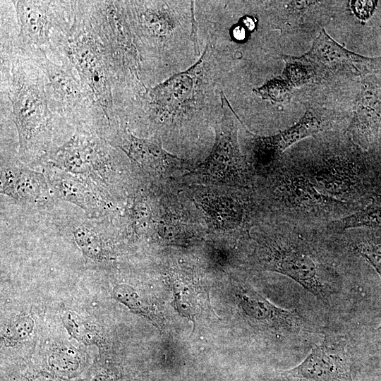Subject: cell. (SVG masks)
<instances>
[{
    "label": "cell",
    "instance_id": "6da1fadb",
    "mask_svg": "<svg viewBox=\"0 0 381 381\" xmlns=\"http://www.w3.org/2000/svg\"><path fill=\"white\" fill-rule=\"evenodd\" d=\"M260 177L263 209L274 219L312 226L348 217L381 195V173L368 151L332 132L284 154Z\"/></svg>",
    "mask_w": 381,
    "mask_h": 381
},
{
    "label": "cell",
    "instance_id": "7a4b0ae2",
    "mask_svg": "<svg viewBox=\"0 0 381 381\" xmlns=\"http://www.w3.org/2000/svg\"><path fill=\"white\" fill-rule=\"evenodd\" d=\"M254 234V262L259 267L284 274L325 304L344 289L347 267L354 254L342 234L312 226L276 220Z\"/></svg>",
    "mask_w": 381,
    "mask_h": 381
},
{
    "label": "cell",
    "instance_id": "3957f363",
    "mask_svg": "<svg viewBox=\"0 0 381 381\" xmlns=\"http://www.w3.org/2000/svg\"><path fill=\"white\" fill-rule=\"evenodd\" d=\"M12 79L8 89L11 117L16 125L20 150L25 152L52 119L44 91L43 78L32 77L18 61L12 65Z\"/></svg>",
    "mask_w": 381,
    "mask_h": 381
},
{
    "label": "cell",
    "instance_id": "277c9868",
    "mask_svg": "<svg viewBox=\"0 0 381 381\" xmlns=\"http://www.w3.org/2000/svg\"><path fill=\"white\" fill-rule=\"evenodd\" d=\"M222 116L216 127V142L209 157L195 172L207 179L248 186L254 173L241 155L237 138L238 117L222 93Z\"/></svg>",
    "mask_w": 381,
    "mask_h": 381
},
{
    "label": "cell",
    "instance_id": "5b68a950",
    "mask_svg": "<svg viewBox=\"0 0 381 381\" xmlns=\"http://www.w3.org/2000/svg\"><path fill=\"white\" fill-rule=\"evenodd\" d=\"M65 51L81 80L90 87L95 101L109 118L112 109L110 76L104 61V47L85 22L71 28Z\"/></svg>",
    "mask_w": 381,
    "mask_h": 381
},
{
    "label": "cell",
    "instance_id": "8992f818",
    "mask_svg": "<svg viewBox=\"0 0 381 381\" xmlns=\"http://www.w3.org/2000/svg\"><path fill=\"white\" fill-rule=\"evenodd\" d=\"M339 119L331 111L309 106L303 116L293 126L278 134L255 139L252 163L255 175L267 173L279 161L286 150L295 143L320 133L331 131Z\"/></svg>",
    "mask_w": 381,
    "mask_h": 381
},
{
    "label": "cell",
    "instance_id": "52a82bcc",
    "mask_svg": "<svg viewBox=\"0 0 381 381\" xmlns=\"http://www.w3.org/2000/svg\"><path fill=\"white\" fill-rule=\"evenodd\" d=\"M282 377L284 381H353L347 342L325 334L303 361L284 371Z\"/></svg>",
    "mask_w": 381,
    "mask_h": 381
},
{
    "label": "cell",
    "instance_id": "ba28073f",
    "mask_svg": "<svg viewBox=\"0 0 381 381\" xmlns=\"http://www.w3.org/2000/svg\"><path fill=\"white\" fill-rule=\"evenodd\" d=\"M317 79L334 75L365 76L378 71L381 58H368L351 52L330 37L324 29L303 56Z\"/></svg>",
    "mask_w": 381,
    "mask_h": 381
},
{
    "label": "cell",
    "instance_id": "9c48e42d",
    "mask_svg": "<svg viewBox=\"0 0 381 381\" xmlns=\"http://www.w3.org/2000/svg\"><path fill=\"white\" fill-rule=\"evenodd\" d=\"M47 160L60 170L74 175L102 178L107 157L99 141L86 133L75 134L67 143L48 154Z\"/></svg>",
    "mask_w": 381,
    "mask_h": 381
},
{
    "label": "cell",
    "instance_id": "30bf717a",
    "mask_svg": "<svg viewBox=\"0 0 381 381\" xmlns=\"http://www.w3.org/2000/svg\"><path fill=\"white\" fill-rule=\"evenodd\" d=\"M37 59L62 111L86 110L96 102L92 92L83 88L69 69L52 63L45 54Z\"/></svg>",
    "mask_w": 381,
    "mask_h": 381
},
{
    "label": "cell",
    "instance_id": "8fae6325",
    "mask_svg": "<svg viewBox=\"0 0 381 381\" xmlns=\"http://www.w3.org/2000/svg\"><path fill=\"white\" fill-rule=\"evenodd\" d=\"M15 8L20 26L19 37L31 47L42 52L51 47V32L55 25L51 2L18 1Z\"/></svg>",
    "mask_w": 381,
    "mask_h": 381
},
{
    "label": "cell",
    "instance_id": "7c38bea8",
    "mask_svg": "<svg viewBox=\"0 0 381 381\" xmlns=\"http://www.w3.org/2000/svg\"><path fill=\"white\" fill-rule=\"evenodd\" d=\"M129 159L145 172L165 175L185 167L183 159L167 152L159 143L125 133L120 147Z\"/></svg>",
    "mask_w": 381,
    "mask_h": 381
},
{
    "label": "cell",
    "instance_id": "4fadbf2b",
    "mask_svg": "<svg viewBox=\"0 0 381 381\" xmlns=\"http://www.w3.org/2000/svg\"><path fill=\"white\" fill-rule=\"evenodd\" d=\"M1 193L29 204L42 205L49 199V187L43 174L16 165L1 168Z\"/></svg>",
    "mask_w": 381,
    "mask_h": 381
},
{
    "label": "cell",
    "instance_id": "5bb4252c",
    "mask_svg": "<svg viewBox=\"0 0 381 381\" xmlns=\"http://www.w3.org/2000/svg\"><path fill=\"white\" fill-rule=\"evenodd\" d=\"M51 185L59 198L75 204L87 212L97 213L104 207V199L76 175L61 170V173L52 177Z\"/></svg>",
    "mask_w": 381,
    "mask_h": 381
},
{
    "label": "cell",
    "instance_id": "9a60e30c",
    "mask_svg": "<svg viewBox=\"0 0 381 381\" xmlns=\"http://www.w3.org/2000/svg\"><path fill=\"white\" fill-rule=\"evenodd\" d=\"M348 248L367 260L381 278V229H355L344 232ZM381 339V325L377 329Z\"/></svg>",
    "mask_w": 381,
    "mask_h": 381
},
{
    "label": "cell",
    "instance_id": "2e32d148",
    "mask_svg": "<svg viewBox=\"0 0 381 381\" xmlns=\"http://www.w3.org/2000/svg\"><path fill=\"white\" fill-rule=\"evenodd\" d=\"M323 227L337 234L355 229H381V195L373 199L356 212L332 222Z\"/></svg>",
    "mask_w": 381,
    "mask_h": 381
},
{
    "label": "cell",
    "instance_id": "e0dca14e",
    "mask_svg": "<svg viewBox=\"0 0 381 381\" xmlns=\"http://www.w3.org/2000/svg\"><path fill=\"white\" fill-rule=\"evenodd\" d=\"M285 68L284 80L287 83L290 88L298 87L304 84L316 80V75L303 56H284Z\"/></svg>",
    "mask_w": 381,
    "mask_h": 381
},
{
    "label": "cell",
    "instance_id": "ac0fdd59",
    "mask_svg": "<svg viewBox=\"0 0 381 381\" xmlns=\"http://www.w3.org/2000/svg\"><path fill=\"white\" fill-rule=\"evenodd\" d=\"M48 363L56 375L71 377L76 375L80 361L76 351L71 348H59L50 355Z\"/></svg>",
    "mask_w": 381,
    "mask_h": 381
},
{
    "label": "cell",
    "instance_id": "d6986e66",
    "mask_svg": "<svg viewBox=\"0 0 381 381\" xmlns=\"http://www.w3.org/2000/svg\"><path fill=\"white\" fill-rule=\"evenodd\" d=\"M74 238L82 252L88 258L99 260L104 255V244L99 235L85 227L74 231Z\"/></svg>",
    "mask_w": 381,
    "mask_h": 381
},
{
    "label": "cell",
    "instance_id": "ffe728a7",
    "mask_svg": "<svg viewBox=\"0 0 381 381\" xmlns=\"http://www.w3.org/2000/svg\"><path fill=\"white\" fill-rule=\"evenodd\" d=\"M63 323L69 334L85 344L96 341V338L91 329L83 319L73 311H67L62 315Z\"/></svg>",
    "mask_w": 381,
    "mask_h": 381
},
{
    "label": "cell",
    "instance_id": "44dd1931",
    "mask_svg": "<svg viewBox=\"0 0 381 381\" xmlns=\"http://www.w3.org/2000/svg\"><path fill=\"white\" fill-rule=\"evenodd\" d=\"M114 298L133 312L151 318V311L138 292L127 284H119L113 291Z\"/></svg>",
    "mask_w": 381,
    "mask_h": 381
},
{
    "label": "cell",
    "instance_id": "7402d4cb",
    "mask_svg": "<svg viewBox=\"0 0 381 381\" xmlns=\"http://www.w3.org/2000/svg\"><path fill=\"white\" fill-rule=\"evenodd\" d=\"M33 328L34 321L30 316H19L6 328L4 334V340L8 344L19 343L31 334Z\"/></svg>",
    "mask_w": 381,
    "mask_h": 381
},
{
    "label": "cell",
    "instance_id": "603a6c76",
    "mask_svg": "<svg viewBox=\"0 0 381 381\" xmlns=\"http://www.w3.org/2000/svg\"><path fill=\"white\" fill-rule=\"evenodd\" d=\"M290 90V87L284 78H275L259 88L257 92L265 99L280 102L287 96Z\"/></svg>",
    "mask_w": 381,
    "mask_h": 381
},
{
    "label": "cell",
    "instance_id": "cb8c5ba5",
    "mask_svg": "<svg viewBox=\"0 0 381 381\" xmlns=\"http://www.w3.org/2000/svg\"><path fill=\"white\" fill-rule=\"evenodd\" d=\"M351 4L352 8L355 14L361 19L369 18L375 8L373 1H354Z\"/></svg>",
    "mask_w": 381,
    "mask_h": 381
},
{
    "label": "cell",
    "instance_id": "d4e9b609",
    "mask_svg": "<svg viewBox=\"0 0 381 381\" xmlns=\"http://www.w3.org/2000/svg\"><path fill=\"white\" fill-rule=\"evenodd\" d=\"M368 152L381 173V130L373 148Z\"/></svg>",
    "mask_w": 381,
    "mask_h": 381
},
{
    "label": "cell",
    "instance_id": "484cf974",
    "mask_svg": "<svg viewBox=\"0 0 381 381\" xmlns=\"http://www.w3.org/2000/svg\"><path fill=\"white\" fill-rule=\"evenodd\" d=\"M31 381H66L59 377L56 374H52L47 372H41L35 375Z\"/></svg>",
    "mask_w": 381,
    "mask_h": 381
},
{
    "label": "cell",
    "instance_id": "4316f807",
    "mask_svg": "<svg viewBox=\"0 0 381 381\" xmlns=\"http://www.w3.org/2000/svg\"><path fill=\"white\" fill-rule=\"evenodd\" d=\"M246 30H247L246 28L242 25L236 26L234 30V35L235 38L239 40L244 39L246 36Z\"/></svg>",
    "mask_w": 381,
    "mask_h": 381
},
{
    "label": "cell",
    "instance_id": "83f0119b",
    "mask_svg": "<svg viewBox=\"0 0 381 381\" xmlns=\"http://www.w3.org/2000/svg\"><path fill=\"white\" fill-rule=\"evenodd\" d=\"M92 381H109L108 378L104 375H98L95 377Z\"/></svg>",
    "mask_w": 381,
    "mask_h": 381
},
{
    "label": "cell",
    "instance_id": "f1b7e54d",
    "mask_svg": "<svg viewBox=\"0 0 381 381\" xmlns=\"http://www.w3.org/2000/svg\"><path fill=\"white\" fill-rule=\"evenodd\" d=\"M380 343H381V339H380Z\"/></svg>",
    "mask_w": 381,
    "mask_h": 381
}]
</instances>
